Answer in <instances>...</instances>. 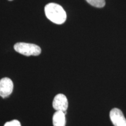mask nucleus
Wrapping results in <instances>:
<instances>
[{
  "label": "nucleus",
  "mask_w": 126,
  "mask_h": 126,
  "mask_svg": "<svg viewBox=\"0 0 126 126\" xmlns=\"http://www.w3.org/2000/svg\"><path fill=\"white\" fill-rule=\"evenodd\" d=\"M46 16L52 22L61 25L65 22L67 14L63 8L56 3H49L45 8Z\"/></svg>",
  "instance_id": "obj_1"
},
{
  "label": "nucleus",
  "mask_w": 126,
  "mask_h": 126,
  "mask_svg": "<svg viewBox=\"0 0 126 126\" xmlns=\"http://www.w3.org/2000/svg\"><path fill=\"white\" fill-rule=\"evenodd\" d=\"M14 47L16 51L26 56H39L42 51L39 46L23 42L16 43Z\"/></svg>",
  "instance_id": "obj_2"
},
{
  "label": "nucleus",
  "mask_w": 126,
  "mask_h": 126,
  "mask_svg": "<svg viewBox=\"0 0 126 126\" xmlns=\"http://www.w3.org/2000/svg\"><path fill=\"white\" fill-rule=\"evenodd\" d=\"M110 119L114 126H126V119L119 109L114 108L111 110Z\"/></svg>",
  "instance_id": "obj_3"
},
{
  "label": "nucleus",
  "mask_w": 126,
  "mask_h": 126,
  "mask_svg": "<svg viewBox=\"0 0 126 126\" xmlns=\"http://www.w3.org/2000/svg\"><path fill=\"white\" fill-rule=\"evenodd\" d=\"M68 106V99L64 94H59L54 97L53 101V107L56 111H60L65 113Z\"/></svg>",
  "instance_id": "obj_4"
},
{
  "label": "nucleus",
  "mask_w": 126,
  "mask_h": 126,
  "mask_svg": "<svg viewBox=\"0 0 126 126\" xmlns=\"http://www.w3.org/2000/svg\"><path fill=\"white\" fill-rule=\"evenodd\" d=\"M14 84L9 78H3L0 80V96L3 98L8 97L13 91Z\"/></svg>",
  "instance_id": "obj_5"
},
{
  "label": "nucleus",
  "mask_w": 126,
  "mask_h": 126,
  "mask_svg": "<svg viewBox=\"0 0 126 126\" xmlns=\"http://www.w3.org/2000/svg\"><path fill=\"white\" fill-rule=\"evenodd\" d=\"M65 113L56 111L53 116V126H65Z\"/></svg>",
  "instance_id": "obj_6"
},
{
  "label": "nucleus",
  "mask_w": 126,
  "mask_h": 126,
  "mask_svg": "<svg viewBox=\"0 0 126 126\" xmlns=\"http://www.w3.org/2000/svg\"><path fill=\"white\" fill-rule=\"evenodd\" d=\"M86 1L93 7L96 8H103L106 4L105 0H86Z\"/></svg>",
  "instance_id": "obj_7"
},
{
  "label": "nucleus",
  "mask_w": 126,
  "mask_h": 126,
  "mask_svg": "<svg viewBox=\"0 0 126 126\" xmlns=\"http://www.w3.org/2000/svg\"><path fill=\"white\" fill-rule=\"evenodd\" d=\"M4 126H21L20 122L16 120L11 121V122H7L5 124Z\"/></svg>",
  "instance_id": "obj_8"
},
{
  "label": "nucleus",
  "mask_w": 126,
  "mask_h": 126,
  "mask_svg": "<svg viewBox=\"0 0 126 126\" xmlns=\"http://www.w3.org/2000/svg\"><path fill=\"white\" fill-rule=\"evenodd\" d=\"M9 1H12V0H9Z\"/></svg>",
  "instance_id": "obj_9"
}]
</instances>
